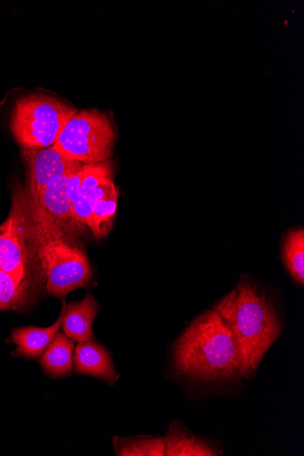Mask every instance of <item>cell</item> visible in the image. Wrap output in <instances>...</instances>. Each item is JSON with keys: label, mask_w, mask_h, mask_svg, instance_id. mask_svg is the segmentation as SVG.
Returning a JSON list of instances; mask_svg holds the SVG:
<instances>
[{"label": "cell", "mask_w": 304, "mask_h": 456, "mask_svg": "<svg viewBox=\"0 0 304 456\" xmlns=\"http://www.w3.org/2000/svg\"><path fill=\"white\" fill-rule=\"evenodd\" d=\"M33 287L0 270V311H23L30 303Z\"/></svg>", "instance_id": "16"}, {"label": "cell", "mask_w": 304, "mask_h": 456, "mask_svg": "<svg viewBox=\"0 0 304 456\" xmlns=\"http://www.w3.org/2000/svg\"><path fill=\"white\" fill-rule=\"evenodd\" d=\"M173 368L181 376L205 382L240 378L238 346L222 316L210 310L198 317L173 346Z\"/></svg>", "instance_id": "2"}, {"label": "cell", "mask_w": 304, "mask_h": 456, "mask_svg": "<svg viewBox=\"0 0 304 456\" xmlns=\"http://www.w3.org/2000/svg\"><path fill=\"white\" fill-rule=\"evenodd\" d=\"M116 455L120 456H164V437L142 436L132 439L114 438Z\"/></svg>", "instance_id": "18"}, {"label": "cell", "mask_w": 304, "mask_h": 456, "mask_svg": "<svg viewBox=\"0 0 304 456\" xmlns=\"http://www.w3.org/2000/svg\"><path fill=\"white\" fill-rule=\"evenodd\" d=\"M117 205L118 191L114 184L113 175L103 179L97 189L91 229L95 237H103L111 232Z\"/></svg>", "instance_id": "14"}, {"label": "cell", "mask_w": 304, "mask_h": 456, "mask_svg": "<svg viewBox=\"0 0 304 456\" xmlns=\"http://www.w3.org/2000/svg\"><path fill=\"white\" fill-rule=\"evenodd\" d=\"M32 199L27 187H14L12 210L0 225V270L33 288L46 280L34 251L31 233Z\"/></svg>", "instance_id": "4"}, {"label": "cell", "mask_w": 304, "mask_h": 456, "mask_svg": "<svg viewBox=\"0 0 304 456\" xmlns=\"http://www.w3.org/2000/svg\"><path fill=\"white\" fill-rule=\"evenodd\" d=\"M213 310L222 316L234 336L240 378L250 379L282 333L275 308L255 285L242 280Z\"/></svg>", "instance_id": "1"}, {"label": "cell", "mask_w": 304, "mask_h": 456, "mask_svg": "<svg viewBox=\"0 0 304 456\" xmlns=\"http://www.w3.org/2000/svg\"><path fill=\"white\" fill-rule=\"evenodd\" d=\"M73 369L76 374L103 380L110 386L119 379L110 352L95 341L78 343L74 351Z\"/></svg>", "instance_id": "9"}, {"label": "cell", "mask_w": 304, "mask_h": 456, "mask_svg": "<svg viewBox=\"0 0 304 456\" xmlns=\"http://www.w3.org/2000/svg\"><path fill=\"white\" fill-rule=\"evenodd\" d=\"M115 141L110 118L97 110H86L68 121L53 147L69 159L97 164L111 158Z\"/></svg>", "instance_id": "6"}, {"label": "cell", "mask_w": 304, "mask_h": 456, "mask_svg": "<svg viewBox=\"0 0 304 456\" xmlns=\"http://www.w3.org/2000/svg\"><path fill=\"white\" fill-rule=\"evenodd\" d=\"M98 313L99 305L92 295L67 305L62 326L64 335L77 343L96 341L93 324Z\"/></svg>", "instance_id": "12"}, {"label": "cell", "mask_w": 304, "mask_h": 456, "mask_svg": "<svg viewBox=\"0 0 304 456\" xmlns=\"http://www.w3.org/2000/svg\"><path fill=\"white\" fill-rule=\"evenodd\" d=\"M164 437L165 455L213 456L219 455L210 444L193 436L177 423L172 424Z\"/></svg>", "instance_id": "15"}, {"label": "cell", "mask_w": 304, "mask_h": 456, "mask_svg": "<svg viewBox=\"0 0 304 456\" xmlns=\"http://www.w3.org/2000/svg\"><path fill=\"white\" fill-rule=\"evenodd\" d=\"M68 178L66 176L49 185L31 199L33 211L37 216L57 225L69 235L82 230L84 226L76 220L72 205L67 196Z\"/></svg>", "instance_id": "8"}, {"label": "cell", "mask_w": 304, "mask_h": 456, "mask_svg": "<svg viewBox=\"0 0 304 456\" xmlns=\"http://www.w3.org/2000/svg\"><path fill=\"white\" fill-rule=\"evenodd\" d=\"M22 158L29 168L27 187L32 198L57 181L78 171L83 164L69 159L53 146L37 149H22Z\"/></svg>", "instance_id": "7"}, {"label": "cell", "mask_w": 304, "mask_h": 456, "mask_svg": "<svg viewBox=\"0 0 304 456\" xmlns=\"http://www.w3.org/2000/svg\"><path fill=\"white\" fill-rule=\"evenodd\" d=\"M74 351V341L60 331L38 362L50 378H67L72 374Z\"/></svg>", "instance_id": "13"}, {"label": "cell", "mask_w": 304, "mask_h": 456, "mask_svg": "<svg viewBox=\"0 0 304 456\" xmlns=\"http://www.w3.org/2000/svg\"><path fill=\"white\" fill-rule=\"evenodd\" d=\"M113 171L112 162L110 159L97 164H86L85 177L73 203L74 216L80 225L92 229L93 211L98 186L103 179L113 175Z\"/></svg>", "instance_id": "11"}, {"label": "cell", "mask_w": 304, "mask_h": 456, "mask_svg": "<svg viewBox=\"0 0 304 456\" xmlns=\"http://www.w3.org/2000/svg\"><path fill=\"white\" fill-rule=\"evenodd\" d=\"M86 174V164H83L82 167L69 176L67 183H66V192L67 196L72 205L73 208V203L76 200V198L78 196L80 185L82 183V181L85 177Z\"/></svg>", "instance_id": "19"}, {"label": "cell", "mask_w": 304, "mask_h": 456, "mask_svg": "<svg viewBox=\"0 0 304 456\" xmlns=\"http://www.w3.org/2000/svg\"><path fill=\"white\" fill-rule=\"evenodd\" d=\"M66 307V301L62 299L61 314L58 320L50 327L27 326L14 329L11 341L16 346V349L12 352V355L17 358L24 357L28 360L39 359L60 333Z\"/></svg>", "instance_id": "10"}, {"label": "cell", "mask_w": 304, "mask_h": 456, "mask_svg": "<svg viewBox=\"0 0 304 456\" xmlns=\"http://www.w3.org/2000/svg\"><path fill=\"white\" fill-rule=\"evenodd\" d=\"M31 233L50 296L62 298L90 284L93 271L83 248L57 225L37 216L33 207Z\"/></svg>", "instance_id": "3"}, {"label": "cell", "mask_w": 304, "mask_h": 456, "mask_svg": "<svg viewBox=\"0 0 304 456\" xmlns=\"http://www.w3.org/2000/svg\"><path fill=\"white\" fill-rule=\"evenodd\" d=\"M283 254L292 277L300 284L304 282V231L298 228L289 232L283 242Z\"/></svg>", "instance_id": "17"}, {"label": "cell", "mask_w": 304, "mask_h": 456, "mask_svg": "<svg viewBox=\"0 0 304 456\" xmlns=\"http://www.w3.org/2000/svg\"><path fill=\"white\" fill-rule=\"evenodd\" d=\"M77 110L48 95L34 94L17 100L12 111L11 130L22 149L53 146Z\"/></svg>", "instance_id": "5"}]
</instances>
